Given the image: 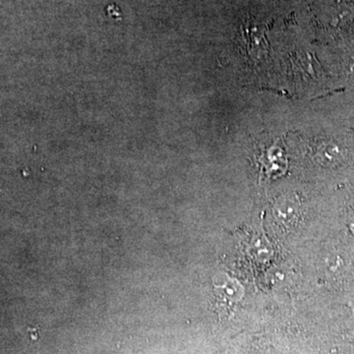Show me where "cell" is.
Listing matches in <instances>:
<instances>
[{"mask_svg":"<svg viewBox=\"0 0 354 354\" xmlns=\"http://www.w3.org/2000/svg\"><path fill=\"white\" fill-rule=\"evenodd\" d=\"M348 228L351 230V234L354 235V218L353 220H349Z\"/></svg>","mask_w":354,"mask_h":354,"instance_id":"obj_1","label":"cell"}]
</instances>
